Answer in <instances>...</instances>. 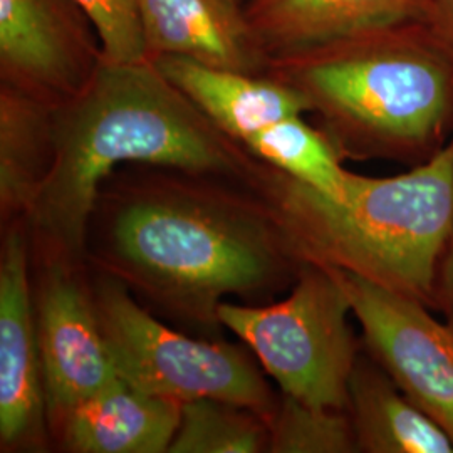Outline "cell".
Instances as JSON below:
<instances>
[{"mask_svg": "<svg viewBox=\"0 0 453 453\" xmlns=\"http://www.w3.org/2000/svg\"><path fill=\"white\" fill-rule=\"evenodd\" d=\"M84 259L163 321L209 340H224L222 303H273L304 267L249 181L142 163L101 185Z\"/></svg>", "mask_w": 453, "mask_h": 453, "instance_id": "obj_1", "label": "cell"}, {"mask_svg": "<svg viewBox=\"0 0 453 453\" xmlns=\"http://www.w3.org/2000/svg\"><path fill=\"white\" fill-rule=\"evenodd\" d=\"M158 165L249 181L259 160L220 130L151 59L101 63L81 93L54 108V160L27 215L31 245L84 259L104 180Z\"/></svg>", "mask_w": 453, "mask_h": 453, "instance_id": "obj_2", "label": "cell"}, {"mask_svg": "<svg viewBox=\"0 0 453 453\" xmlns=\"http://www.w3.org/2000/svg\"><path fill=\"white\" fill-rule=\"evenodd\" d=\"M249 185L304 265L357 275L435 309L438 259L453 222V136L405 173L349 172L342 200L260 160Z\"/></svg>", "mask_w": 453, "mask_h": 453, "instance_id": "obj_3", "label": "cell"}, {"mask_svg": "<svg viewBox=\"0 0 453 453\" xmlns=\"http://www.w3.org/2000/svg\"><path fill=\"white\" fill-rule=\"evenodd\" d=\"M408 26L274 59L265 74L306 96L344 160L420 165L450 140L453 65Z\"/></svg>", "mask_w": 453, "mask_h": 453, "instance_id": "obj_4", "label": "cell"}, {"mask_svg": "<svg viewBox=\"0 0 453 453\" xmlns=\"http://www.w3.org/2000/svg\"><path fill=\"white\" fill-rule=\"evenodd\" d=\"M91 280L101 334L121 381L179 403L224 400L271 420L280 393L243 342L200 338L172 327L119 280L93 269Z\"/></svg>", "mask_w": 453, "mask_h": 453, "instance_id": "obj_5", "label": "cell"}, {"mask_svg": "<svg viewBox=\"0 0 453 453\" xmlns=\"http://www.w3.org/2000/svg\"><path fill=\"white\" fill-rule=\"evenodd\" d=\"M349 314L338 274L312 264L280 301H226L219 309L222 326L252 351L280 393L340 410H348L349 380L363 349Z\"/></svg>", "mask_w": 453, "mask_h": 453, "instance_id": "obj_6", "label": "cell"}, {"mask_svg": "<svg viewBox=\"0 0 453 453\" xmlns=\"http://www.w3.org/2000/svg\"><path fill=\"white\" fill-rule=\"evenodd\" d=\"M31 288L50 435L71 410L119 378L101 334L86 260L31 245Z\"/></svg>", "mask_w": 453, "mask_h": 453, "instance_id": "obj_7", "label": "cell"}, {"mask_svg": "<svg viewBox=\"0 0 453 453\" xmlns=\"http://www.w3.org/2000/svg\"><path fill=\"white\" fill-rule=\"evenodd\" d=\"M334 271V269H331ZM366 353L453 440V326L415 299L334 271Z\"/></svg>", "mask_w": 453, "mask_h": 453, "instance_id": "obj_8", "label": "cell"}, {"mask_svg": "<svg viewBox=\"0 0 453 453\" xmlns=\"http://www.w3.org/2000/svg\"><path fill=\"white\" fill-rule=\"evenodd\" d=\"M101 63L96 27L76 0H0V84L58 108Z\"/></svg>", "mask_w": 453, "mask_h": 453, "instance_id": "obj_9", "label": "cell"}, {"mask_svg": "<svg viewBox=\"0 0 453 453\" xmlns=\"http://www.w3.org/2000/svg\"><path fill=\"white\" fill-rule=\"evenodd\" d=\"M0 452H52L26 219L0 226Z\"/></svg>", "mask_w": 453, "mask_h": 453, "instance_id": "obj_10", "label": "cell"}, {"mask_svg": "<svg viewBox=\"0 0 453 453\" xmlns=\"http://www.w3.org/2000/svg\"><path fill=\"white\" fill-rule=\"evenodd\" d=\"M425 0H245L269 63L421 19Z\"/></svg>", "mask_w": 453, "mask_h": 453, "instance_id": "obj_11", "label": "cell"}, {"mask_svg": "<svg viewBox=\"0 0 453 453\" xmlns=\"http://www.w3.org/2000/svg\"><path fill=\"white\" fill-rule=\"evenodd\" d=\"M148 58L180 56L202 65L264 76L269 59L242 0H140Z\"/></svg>", "mask_w": 453, "mask_h": 453, "instance_id": "obj_12", "label": "cell"}, {"mask_svg": "<svg viewBox=\"0 0 453 453\" xmlns=\"http://www.w3.org/2000/svg\"><path fill=\"white\" fill-rule=\"evenodd\" d=\"M151 61L202 113L241 145L257 131L311 110L303 93L269 74L213 67L180 56Z\"/></svg>", "mask_w": 453, "mask_h": 453, "instance_id": "obj_13", "label": "cell"}, {"mask_svg": "<svg viewBox=\"0 0 453 453\" xmlns=\"http://www.w3.org/2000/svg\"><path fill=\"white\" fill-rule=\"evenodd\" d=\"M181 403L131 388L125 381L103 389L65 415L50 432L63 453H168Z\"/></svg>", "mask_w": 453, "mask_h": 453, "instance_id": "obj_14", "label": "cell"}, {"mask_svg": "<svg viewBox=\"0 0 453 453\" xmlns=\"http://www.w3.org/2000/svg\"><path fill=\"white\" fill-rule=\"evenodd\" d=\"M348 413L359 453H453L450 435L406 396L365 348L351 372Z\"/></svg>", "mask_w": 453, "mask_h": 453, "instance_id": "obj_15", "label": "cell"}, {"mask_svg": "<svg viewBox=\"0 0 453 453\" xmlns=\"http://www.w3.org/2000/svg\"><path fill=\"white\" fill-rule=\"evenodd\" d=\"M54 160V108L0 84V226L27 219Z\"/></svg>", "mask_w": 453, "mask_h": 453, "instance_id": "obj_16", "label": "cell"}, {"mask_svg": "<svg viewBox=\"0 0 453 453\" xmlns=\"http://www.w3.org/2000/svg\"><path fill=\"white\" fill-rule=\"evenodd\" d=\"M257 160L299 180L319 194L342 200L349 170L338 148L319 127L304 121L303 114L280 119L243 142Z\"/></svg>", "mask_w": 453, "mask_h": 453, "instance_id": "obj_17", "label": "cell"}, {"mask_svg": "<svg viewBox=\"0 0 453 453\" xmlns=\"http://www.w3.org/2000/svg\"><path fill=\"white\" fill-rule=\"evenodd\" d=\"M271 428L259 411L215 398L181 403L168 453H269Z\"/></svg>", "mask_w": 453, "mask_h": 453, "instance_id": "obj_18", "label": "cell"}, {"mask_svg": "<svg viewBox=\"0 0 453 453\" xmlns=\"http://www.w3.org/2000/svg\"><path fill=\"white\" fill-rule=\"evenodd\" d=\"M269 428V453L357 452L348 410L308 405L280 393Z\"/></svg>", "mask_w": 453, "mask_h": 453, "instance_id": "obj_19", "label": "cell"}, {"mask_svg": "<svg viewBox=\"0 0 453 453\" xmlns=\"http://www.w3.org/2000/svg\"><path fill=\"white\" fill-rule=\"evenodd\" d=\"M96 27L103 61L131 65L150 59L140 19V0H76Z\"/></svg>", "mask_w": 453, "mask_h": 453, "instance_id": "obj_20", "label": "cell"}, {"mask_svg": "<svg viewBox=\"0 0 453 453\" xmlns=\"http://www.w3.org/2000/svg\"><path fill=\"white\" fill-rule=\"evenodd\" d=\"M423 19L430 39L453 65V0H425Z\"/></svg>", "mask_w": 453, "mask_h": 453, "instance_id": "obj_21", "label": "cell"}, {"mask_svg": "<svg viewBox=\"0 0 453 453\" xmlns=\"http://www.w3.org/2000/svg\"><path fill=\"white\" fill-rule=\"evenodd\" d=\"M435 309L453 326V222L438 259L435 277Z\"/></svg>", "mask_w": 453, "mask_h": 453, "instance_id": "obj_22", "label": "cell"}, {"mask_svg": "<svg viewBox=\"0 0 453 453\" xmlns=\"http://www.w3.org/2000/svg\"><path fill=\"white\" fill-rule=\"evenodd\" d=\"M452 136H453V131H452Z\"/></svg>", "mask_w": 453, "mask_h": 453, "instance_id": "obj_23", "label": "cell"}]
</instances>
